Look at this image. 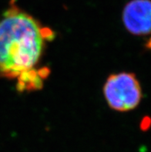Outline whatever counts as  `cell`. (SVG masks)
I'll list each match as a JSON object with an SVG mask.
<instances>
[{
  "label": "cell",
  "instance_id": "6da1fadb",
  "mask_svg": "<svg viewBox=\"0 0 151 152\" xmlns=\"http://www.w3.org/2000/svg\"><path fill=\"white\" fill-rule=\"evenodd\" d=\"M52 36L32 15L11 5L0 19V75L13 79L34 70Z\"/></svg>",
  "mask_w": 151,
  "mask_h": 152
},
{
  "label": "cell",
  "instance_id": "277c9868",
  "mask_svg": "<svg viewBox=\"0 0 151 152\" xmlns=\"http://www.w3.org/2000/svg\"><path fill=\"white\" fill-rule=\"evenodd\" d=\"M147 46L148 49H150L151 50V38L150 39L149 41H148L147 43Z\"/></svg>",
  "mask_w": 151,
  "mask_h": 152
},
{
  "label": "cell",
  "instance_id": "3957f363",
  "mask_svg": "<svg viewBox=\"0 0 151 152\" xmlns=\"http://www.w3.org/2000/svg\"><path fill=\"white\" fill-rule=\"evenodd\" d=\"M122 19L131 34H151V0H130L123 10Z\"/></svg>",
  "mask_w": 151,
  "mask_h": 152
},
{
  "label": "cell",
  "instance_id": "7a4b0ae2",
  "mask_svg": "<svg viewBox=\"0 0 151 152\" xmlns=\"http://www.w3.org/2000/svg\"><path fill=\"white\" fill-rule=\"evenodd\" d=\"M103 94L113 110L129 111L133 110L141 101L143 94L140 82L132 73H119L107 78Z\"/></svg>",
  "mask_w": 151,
  "mask_h": 152
}]
</instances>
